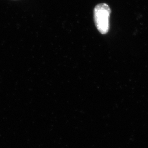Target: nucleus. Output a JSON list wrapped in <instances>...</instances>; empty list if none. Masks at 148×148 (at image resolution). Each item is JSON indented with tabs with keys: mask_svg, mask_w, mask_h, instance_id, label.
<instances>
[{
	"mask_svg": "<svg viewBox=\"0 0 148 148\" xmlns=\"http://www.w3.org/2000/svg\"><path fill=\"white\" fill-rule=\"evenodd\" d=\"M111 13L110 8L105 3L97 4L94 9L95 24L99 32L103 35L109 31Z\"/></svg>",
	"mask_w": 148,
	"mask_h": 148,
	"instance_id": "nucleus-1",
	"label": "nucleus"
}]
</instances>
